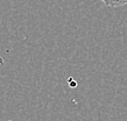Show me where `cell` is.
I'll return each instance as SVG.
<instances>
[{
    "instance_id": "6da1fadb",
    "label": "cell",
    "mask_w": 127,
    "mask_h": 121,
    "mask_svg": "<svg viewBox=\"0 0 127 121\" xmlns=\"http://www.w3.org/2000/svg\"><path fill=\"white\" fill-rule=\"evenodd\" d=\"M101 1L110 7H121L127 5V0H101Z\"/></svg>"
}]
</instances>
